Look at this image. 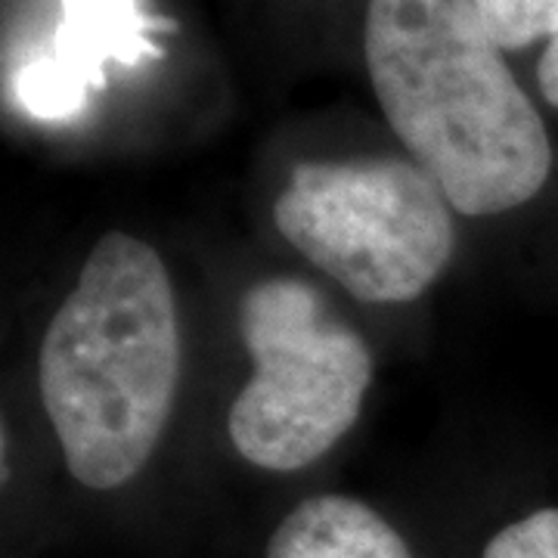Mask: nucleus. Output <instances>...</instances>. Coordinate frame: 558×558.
Returning <instances> with one entry per match:
<instances>
[{"label": "nucleus", "mask_w": 558, "mask_h": 558, "mask_svg": "<svg viewBox=\"0 0 558 558\" xmlns=\"http://www.w3.org/2000/svg\"><path fill=\"white\" fill-rule=\"evenodd\" d=\"M363 57L381 112L459 215L531 202L553 146L475 0H369Z\"/></svg>", "instance_id": "obj_1"}, {"label": "nucleus", "mask_w": 558, "mask_h": 558, "mask_svg": "<svg viewBox=\"0 0 558 558\" xmlns=\"http://www.w3.org/2000/svg\"><path fill=\"white\" fill-rule=\"evenodd\" d=\"M180 366L178 301L159 252L106 233L38 357L44 413L84 487L116 490L143 472L174 410Z\"/></svg>", "instance_id": "obj_2"}, {"label": "nucleus", "mask_w": 558, "mask_h": 558, "mask_svg": "<svg viewBox=\"0 0 558 558\" xmlns=\"http://www.w3.org/2000/svg\"><path fill=\"white\" fill-rule=\"evenodd\" d=\"M240 336L255 373L230 407V440L258 469L299 472L357 422L373 354L295 277L260 279L242 295Z\"/></svg>", "instance_id": "obj_3"}, {"label": "nucleus", "mask_w": 558, "mask_h": 558, "mask_svg": "<svg viewBox=\"0 0 558 558\" xmlns=\"http://www.w3.org/2000/svg\"><path fill=\"white\" fill-rule=\"evenodd\" d=\"M450 202L416 161H301L274 205L282 240L366 304L418 299L457 248Z\"/></svg>", "instance_id": "obj_4"}, {"label": "nucleus", "mask_w": 558, "mask_h": 558, "mask_svg": "<svg viewBox=\"0 0 558 558\" xmlns=\"http://www.w3.org/2000/svg\"><path fill=\"white\" fill-rule=\"evenodd\" d=\"M140 0H60V28L50 53L16 75V97L35 119L62 121L78 112L87 94L106 84V62L134 65L153 44Z\"/></svg>", "instance_id": "obj_5"}, {"label": "nucleus", "mask_w": 558, "mask_h": 558, "mask_svg": "<svg viewBox=\"0 0 558 558\" xmlns=\"http://www.w3.org/2000/svg\"><path fill=\"white\" fill-rule=\"evenodd\" d=\"M267 558H413L407 539L354 497H311L279 521Z\"/></svg>", "instance_id": "obj_6"}, {"label": "nucleus", "mask_w": 558, "mask_h": 558, "mask_svg": "<svg viewBox=\"0 0 558 558\" xmlns=\"http://www.w3.org/2000/svg\"><path fill=\"white\" fill-rule=\"evenodd\" d=\"M475 7L502 50L558 35V0H475Z\"/></svg>", "instance_id": "obj_7"}, {"label": "nucleus", "mask_w": 558, "mask_h": 558, "mask_svg": "<svg viewBox=\"0 0 558 558\" xmlns=\"http://www.w3.org/2000/svg\"><path fill=\"white\" fill-rule=\"evenodd\" d=\"M484 558H558V509H537L506 524L484 546Z\"/></svg>", "instance_id": "obj_8"}, {"label": "nucleus", "mask_w": 558, "mask_h": 558, "mask_svg": "<svg viewBox=\"0 0 558 558\" xmlns=\"http://www.w3.org/2000/svg\"><path fill=\"white\" fill-rule=\"evenodd\" d=\"M537 84L543 100L558 109V35L549 38V47L543 50L537 65Z\"/></svg>", "instance_id": "obj_9"}]
</instances>
